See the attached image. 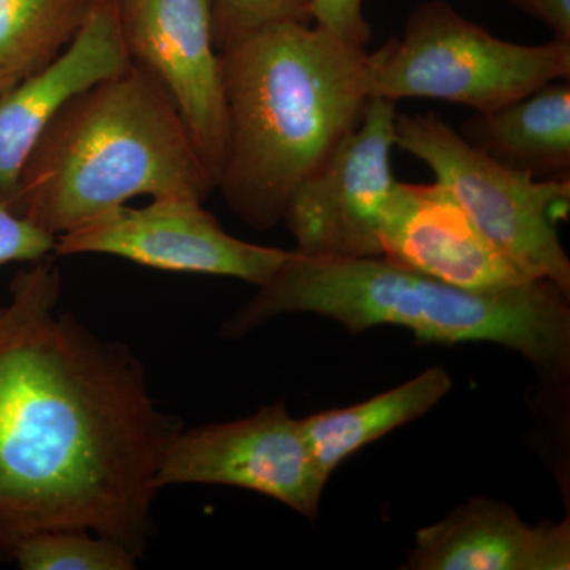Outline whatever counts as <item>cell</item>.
Returning <instances> with one entry per match:
<instances>
[{
    "mask_svg": "<svg viewBox=\"0 0 570 570\" xmlns=\"http://www.w3.org/2000/svg\"><path fill=\"white\" fill-rule=\"evenodd\" d=\"M45 257L0 305V561L48 530H89L142 558L164 449L183 428L121 341L61 309Z\"/></svg>",
    "mask_w": 570,
    "mask_h": 570,
    "instance_id": "obj_1",
    "label": "cell"
},
{
    "mask_svg": "<svg viewBox=\"0 0 570 570\" xmlns=\"http://www.w3.org/2000/svg\"><path fill=\"white\" fill-rule=\"evenodd\" d=\"M227 138L216 187L257 230L358 126L371 100L366 48L281 22L220 48Z\"/></svg>",
    "mask_w": 570,
    "mask_h": 570,
    "instance_id": "obj_2",
    "label": "cell"
},
{
    "mask_svg": "<svg viewBox=\"0 0 570 570\" xmlns=\"http://www.w3.org/2000/svg\"><path fill=\"white\" fill-rule=\"evenodd\" d=\"M307 313L351 335L379 325L411 330L422 343H493L519 352L539 373L570 365L569 296L535 279L497 292L455 287L381 257L318 261L291 250L253 299L223 325L228 340L284 314Z\"/></svg>",
    "mask_w": 570,
    "mask_h": 570,
    "instance_id": "obj_3",
    "label": "cell"
},
{
    "mask_svg": "<svg viewBox=\"0 0 570 570\" xmlns=\"http://www.w3.org/2000/svg\"><path fill=\"white\" fill-rule=\"evenodd\" d=\"M216 189L168 94L132 62L82 92L48 126L10 208L58 238L137 197Z\"/></svg>",
    "mask_w": 570,
    "mask_h": 570,
    "instance_id": "obj_4",
    "label": "cell"
},
{
    "mask_svg": "<svg viewBox=\"0 0 570 570\" xmlns=\"http://www.w3.org/2000/svg\"><path fill=\"white\" fill-rule=\"evenodd\" d=\"M371 99H439L487 112L569 80L570 43L498 39L444 0L422 3L401 39L367 52Z\"/></svg>",
    "mask_w": 570,
    "mask_h": 570,
    "instance_id": "obj_5",
    "label": "cell"
},
{
    "mask_svg": "<svg viewBox=\"0 0 570 570\" xmlns=\"http://www.w3.org/2000/svg\"><path fill=\"white\" fill-rule=\"evenodd\" d=\"M395 146L426 164L510 261L570 296V261L558 235L570 208V178L538 179L505 167L434 111L396 112Z\"/></svg>",
    "mask_w": 570,
    "mask_h": 570,
    "instance_id": "obj_6",
    "label": "cell"
},
{
    "mask_svg": "<svg viewBox=\"0 0 570 570\" xmlns=\"http://www.w3.org/2000/svg\"><path fill=\"white\" fill-rule=\"evenodd\" d=\"M396 104L371 99L358 126L288 197L295 253L318 261L381 257L379 224L393 186Z\"/></svg>",
    "mask_w": 570,
    "mask_h": 570,
    "instance_id": "obj_7",
    "label": "cell"
},
{
    "mask_svg": "<svg viewBox=\"0 0 570 570\" xmlns=\"http://www.w3.org/2000/svg\"><path fill=\"white\" fill-rule=\"evenodd\" d=\"M328 480L285 401L249 417L181 430L164 449L156 485H223L276 499L306 519L318 515Z\"/></svg>",
    "mask_w": 570,
    "mask_h": 570,
    "instance_id": "obj_8",
    "label": "cell"
},
{
    "mask_svg": "<svg viewBox=\"0 0 570 570\" xmlns=\"http://www.w3.org/2000/svg\"><path fill=\"white\" fill-rule=\"evenodd\" d=\"M102 254L160 272L235 277L264 285L291 250L243 242L224 230L204 200L151 198L121 208L56 238L52 257Z\"/></svg>",
    "mask_w": 570,
    "mask_h": 570,
    "instance_id": "obj_9",
    "label": "cell"
},
{
    "mask_svg": "<svg viewBox=\"0 0 570 570\" xmlns=\"http://www.w3.org/2000/svg\"><path fill=\"white\" fill-rule=\"evenodd\" d=\"M126 50L165 89L217 183L227 138L213 0H116Z\"/></svg>",
    "mask_w": 570,
    "mask_h": 570,
    "instance_id": "obj_10",
    "label": "cell"
},
{
    "mask_svg": "<svg viewBox=\"0 0 570 570\" xmlns=\"http://www.w3.org/2000/svg\"><path fill=\"white\" fill-rule=\"evenodd\" d=\"M379 238L390 261L466 291H505L535 281L479 230L438 181H396Z\"/></svg>",
    "mask_w": 570,
    "mask_h": 570,
    "instance_id": "obj_11",
    "label": "cell"
},
{
    "mask_svg": "<svg viewBox=\"0 0 570 570\" xmlns=\"http://www.w3.org/2000/svg\"><path fill=\"white\" fill-rule=\"evenodd\" d=\"M132 66L116 0H92L75 39L47 67L0 94V202H13L26 160L59 115L82 92Z\"/></svg>",
    "mask_w": 570,
    "mask_h": 570,
    "instance_id": "obj_12",
    "label": "cell"
},
{
    "mask_svg": "<svg viewBox=\"0 0 570 570\" xmlns=\"http://www.w3.org/2000/svg\"><path fill=\"white\" fill-rule=\"evenodd\" d=\"M404 569L568 570L570 523H524L497 499L474 498L422 528Z\"/></svg>",
    "mask_w": 570,
    "mask_h": 570,
    "instance_id": "obj_13",
    "label": "cell"
},
{
    "mask_svg": "<svg viewBox=\"0 0 570 570\" xmlns=\"http://www.w3.org/2000/svg\"><path fill=\"white\" fill-rule=\"evenodd\" d=\"M461 137L479 151L538 179L570 178V85L549 82L515 102L475 112Z\"/></svg>",
    "mask_w": 570,
    "mask_h": 570,
    "instance_id": "obj_14",
    "label": "cell"
},
{
    "mask_svg": "<svg viewBox=\"0 0 570 570\" xmlns=\"http://www.w3.org/2000/svg\"><path fill=\"white\" fill-rule=\"evenodd\" d=\"M452 385L444 367H428L417 377L354 406L322 411L299 420L318 471L328 480L358 450L423 417L448 396Z\"/></svg>",
    "mask_w": 570,
    "mask_h": 570,
    "instance_id": "obj_15",
    "label": "cell"
},
{
    "mask_svg": "<svg viewBox=\"0 0 570 570\" xmlns=\"http://www.w3.org/2000/svg\"><path fill=\"white\" fill-rule=\"evenodd\" d=\"M92 0H0V94L55 61Z\"/></svg>",
    "mask_w": 570,
    "mask_h": 570,
    "instance_id": "obj_16",
    "label": "cell"
},
{
    "mask_svg": "<svg viewBox=\"0 0 570 570\" xmlns=\"http://www.w3.org/2000/svg\"><path fill=\"white\" fill-rule=\"evenodd\" d=\"M140 558L89 530H48L20 540L10 562L22 570H134Z\"/></svg>",
    "mask_w": 570,
    "mask_h": 570,
    "instance_id": "obj_17",
    "label": "cell"
},
{
    "mask_svg": "<svg viewBox=\"0 0 570 570\" xmlns=\"http://www.w3.org/2000/svg\"><path fill=\"white\" fill-rule=\"evenodd\" d=\"M311 20V0H213L217 50L268 26Z\"/></svg>",
    "mask_w": 570,
    "mask_h": 570,
    "instance_id": "obj_18",
    "label": "cell"
},
{
    "mask_svg": "<svg viewBox=\"0 0 570 570\" xmlns=\"http://www.w3.org/2000/svg\"><path fill=\"white\" fill-rule=\"evenodd\" d=\"M55 243V236L0 202V266L32 264L50 257Z\"/></svg>",
    "mask_w": 570,
    "mask_h": 570,
    "instance_id": "obj_19",
    "label": "cell"
},
{
    "mask_svg": "<svg viewBox=\"0 0 570 570\" xmlns=\"http://www.w3.org/2000/svg\"><path fill=\"white\" fill-rule=\"evenodd\" d=\"M311 18L347 43L360 48L370 43L373 31L363 13V0H311Z\"/></svg>",
    "mask_w": 570,
    "mask_h": 570,
    "instance_id": "obj_20",
    "label": "cell"
},
{
    "mask_svg": "<svg viewBox=\"0 0 570 570\" xmlns=\"http://www.w3.org/2000/svg\"><path fill=\"white\" fill-rule=\"evenodd\" d=\"M515 6L546 22L554 39L570 43V0H512Z\"/></svg>",
    "mask_w": 570,
    "mask_h": 570,
    "instance_id": "obj_21",
    "label": "cell"
}]
</instances>
